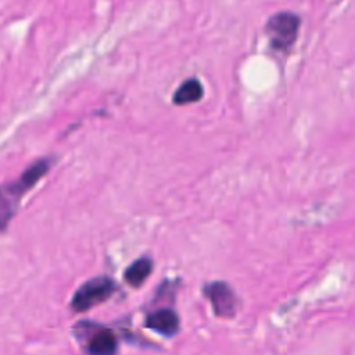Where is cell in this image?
<instances>
[{"label": "cell", "instance_id": "cell-1", "mask_svg": "<svg viewBox=\"0 0 355 355\" xmlns=\"http://www.w3.org/2000/svg\"><path fill=\"white\" fill-rule=\"evenodd\" d=\"M49 166L47 159H40L29 166L18 180L0 186V232L10 223L22 196L46 175Z\"/></svg>", "mask_w": 355, "mask_h": 355}, {"label": "cell", "instance_id": "cell-6", "mask_svg": "<svg viewBox=\"0 0 355 355\" xmlns=\"http://www.w3.org/2000/svg\"><path fill=\"white\" fill-rule=\"evenodd\" d=\"M118 349V341L112 331L100 330L92 336L87 344V352L90 355H115Z\"/></svg>", "mask_w": 355, "mask_h": 355}, {"label": "cell", "instance_id": "cell-7", "mask_svg": "<svg viewBox=\"0 0 355 355\" xmlns=\"http://www.w3.org/2000/svg\"><path fill=\"white\" fill-rule=\"evenodd\" d=\"M204 94V89L200 80L197 79H187L184 80L179 89L175 92L172 101L176 105H184V104H191L198 100H201Z\"/></svg>", "mask_w": 355, "mask_h": 355}, {"label": "cell", "instance_id": "cell-3", "mask_svg": "<svg viewBox=\"0 0 355 355\" xmlns=\"http://www.w3.org/2000/svg\"><path fill=\"white\" fill-rule=\"evenodd\" d=\"M115 291V283L107 276H98L83 283L73 294L71 306L76 312H85L97 304L107 301Z\"/></svg>", "mask_w": 355, "mask_h": 355}, {"label": "cell", "instance_id": "cell-8", "mask_svg": "<svg viewBox=\"0 0 355 355\" xmlns=\"http://www.w3.org/2000/svg\"><path fill=\"white\" fill-rule=\"evenodd\" d=\"M153 263L148 258H140L135 261L126 270H125V280L132 287H139L144 283V280L151 273Z\"/></svg>", "mask_w": 355, "mask_h": 355}, {"label": "cell", "instance_id": "cell-5", "mask_svg": "<svg viewBox=\"0 0 355 355\" xmlns=\"http://www.w3.org/2000/svg\"><path fill=\"white\" fill-rule=\"evenodd\" d=\"M146 326L164 336H173L179 330V318L171 309H158L146 319Z\"/></svg>", "mask_w": 355, "mask_h": 355}, {"label": "cell", "instance_id": "cell-4", "mask_svg": "<svg viewBox=\"0 0 355 355\" xmlns=\"http://www.w3.org/2000/svg\"><path fill=\"white\" fill-rule=\"evenodd\" d=\"M204 294L208 297L215 313L220 318H232L236 312L237 301L232 288L222 283L214 282L205 286Z\"/></svg>", "mask_w": 355, "mask_h": 355}, {"label": "cell", "instance_id": "cell-2", "mask_svg": "<svg viewBox=\"0 0 355 355\" xmlns=\"http://www.w3.org/2000/svg\"><path fill=\"white\" fill-rule=\"evenodd\" d=\"M300 24V17L290 11H282L272 15L265 26L270 46L277 51H287L297 40Z\"/></svg>", "mask_w": 355, "mask_h": 355}]
</instances>
